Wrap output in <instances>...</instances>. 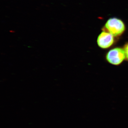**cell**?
Wrapping results in <instances>:
<instances>
[{
  "instance_id": "1",
  "label": "cell",
  "mask_w": 128,
  "mask_h": 128,
  "mask_svg": "<svg viewBox=\"0 0 128 128\" xmlns=\"http://www.w3.org/2000/svg\"><path fill=\"white\" fill-rule=\"evenodd\" d=\"M126 30V26L123 21L117 18H110L107 21L102 30L110 33L114 37L121 36Z\"/></svg>"
},
{
  "instance_id": "2",
  "label": "cell",
  "mask_w": 128,
  "mask_h": 128,
  "mask_svg": "<svg viewBox=\"0 0 128 128\" xmlns=\"http://www.w3.org/2000/svg\"><path fill=\"white\" fill-rule=\"evenodd\" d=\"M106 59L112 65H119L126 59L124 48L117 47L112 49L107 53Z\"/></svg>"
},
{
  "instance_id": "3",
  "label": "cell",
  "mask_w": 128,
  "mask_h": 128,
  "mask_svg": "<svg viewBox=\"0 0 128 128\" xmlns=\"http://www.w3.org/2000/svg\"><path fill=\"white\" fill-rule=\"evenodd\" d=\"M114 37L108 32L102 30L98 37V45L99 48L103 49L110 48L114 44Z\"/></svg>"
},
{
  "instance_id": "4",
  "label": "cell",
  "mask_w": 128,
  "mask_h": 128,
  "mask_svg": "<svg viewBox=\"0 0 128 128\" xmlns=\"http://www.w3.org/2000/svg\"><path fill=\"white\" fill-rule=\"evenodd\" d=\"M124 50L126 56V59L128 60V43L126 44L124 46Z\"/></svg>"
}]
</instances>
